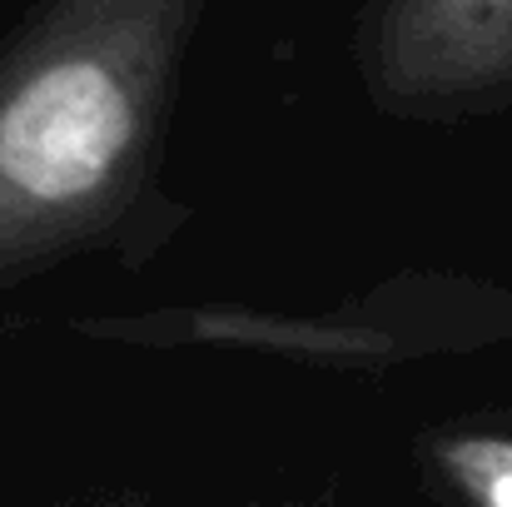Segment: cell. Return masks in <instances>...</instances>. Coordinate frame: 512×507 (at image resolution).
Segmentation results:
<instances>
[{"label":"cell","instance_id":"6da1fadb","mask_svg":"<svg viewBox=\"0 0 512 507\" xmlns=\"http://www.w3.org/2000/svg\"><path fill=\"white\" fill-rule=\"evenodd\" d=\"M209 0H35L0 40V299L140 269L189 209L165 184Z\"/></svg>","mask_w":512,"mask_h":507},{"label":"cell","instance_id":"277c9868","mask_svg":"<svg viewBox=\"0 0 512 507\" xmlns=\"http://www.w3.org/2000/svg\"><path fill=\"white\" fill-rule=\"evenodd\" d=\"M413 453L438 507H512V408L428 423Z\"/></svg>","mask_w":512,"mask_h":507},{"label":"cell","instance_id":"5b68a950","mask_svg":"<svg viewBox=\"0 0 512 507\" xmlns=\"http://www.w3.org/2000/svg\"><path fill=\"white\" fill-rule=\"evenodd\" d=\"M55 507H150V498L130 483L120 488H105V493H85V498H70V503H55Z\"/></svg>","mask_w":512,"mask_h":507},{"label":"cell","instance_id":"7a4b0ae2","mask_svg":"<svg viewBox=\"0 0 512 507\" xmlns=\"http://www.w3.org/2000/svg\"><path fill=\"white\" fill-rule=\"evenodd\" d=\"M75 329L135 353H254L309 368L383 373L428 358H473L512 343V284L458 269H398L334 309L165 304L130 314H85Z\"/></svg>","mask_w":512,"mask_h":507},{"label":"cell","instance_id":"3957f363","mask_svg":"<svg viewBox=\"0 0 512 507\" xmlns=\"http://www.w3.org/2000/svg\"><path fill=\"white\" fill-rule=\"evenodd\" d=\"M348 60L373 115L473 125L512 110V0H363Z\"/></svg>","mask_w":512,"mask_h":507}]
</instances>
